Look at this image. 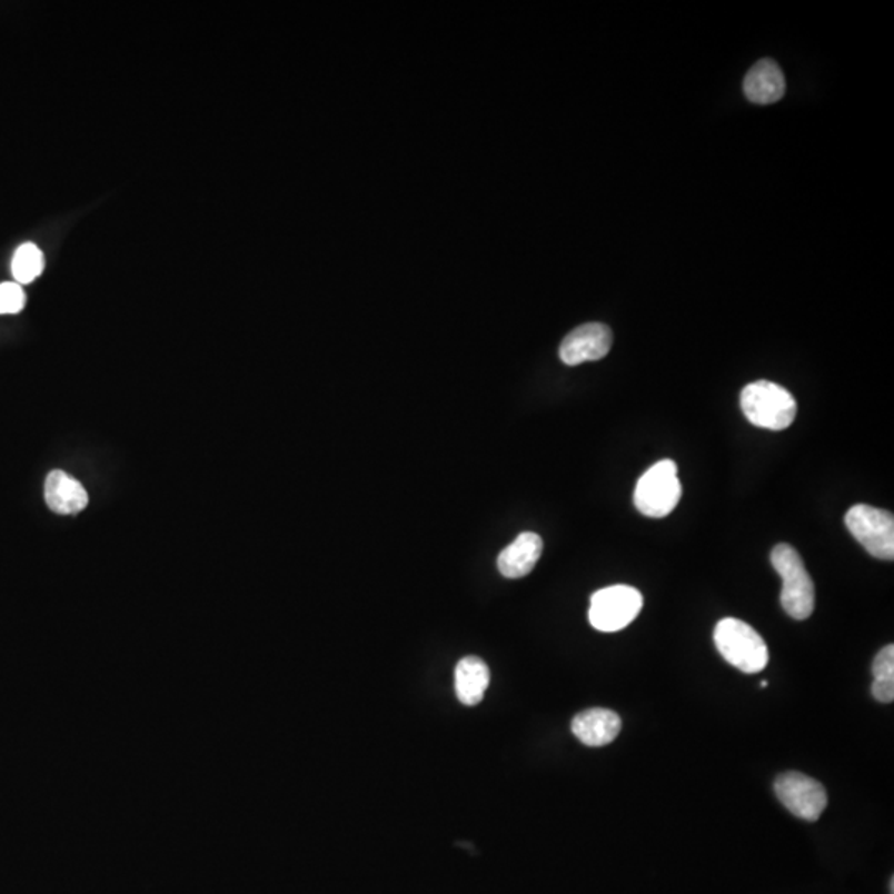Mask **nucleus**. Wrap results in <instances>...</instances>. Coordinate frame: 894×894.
<instances>
[{
	"instance_id": "f257e3e1",
	"label": "nucleus",
	"mask_w": 894,
	"mask_h": 894,
	"mask_svg": "<svg viewBox=\"0 0 894 894\" xmlns=\"http://www.w3.org/2000/svg\"><path fill=\"white\" fill-rule=\"evenodd\" d=\"M741 408L748 423L768 431H784L797 416L794 396L777 383L755 381L741 393Z\"/></svg>"
},
{
	"instance_id": "f03ea898",
	"label": "nucleus",
	"mask_w": 894,
	"mask_h": 894,
	"mask_svg": "<svg viewBox=\"0 0 894 894\" xmlns=\"http://www.w3.org/2000/svg\"><path fill=\"white\" fill-rule=\"evenodd\" d=\"M772 567L782 578V608L791 618H811L815 608V587L798 552L792 545L781 544L772 550Z\"/></svg>"
},
{
	"instance_id": "7ed1b4c3",
	"label": "nucleus",
	"mask_w": 894,
	"mask_h": 894,
	"mask_svg": "<svg viewBox=\"0 0 894 894\" xmlns=\"http://www.w3.org/2000/svg\"><path fill=\"white\" fill-rule=\"evenodd\" d=\"M714 643L723 658L745 674L761 673L768 663L764 638L737 618H724L714 629Z\"/></svg>"
},
{
	"instance_id": "20e7f679",
	"label": "nucleus",
	"mask_w": 894,
	"mask_h": 894,
	"mask_svg": "<svg viewBox=\"0 0 894 894\" xmlns=\"http://www.w3.org/2000/svg\"><path fill=\"white\" fill-rule=\"evenodd\" d=\"M681 499L677 466L670 459L649 467L636 484L635 506L643 516L662 519L669 516Z\"/></svg>"
},
{
	"instance_id": "39448f33",
	"label": "nucleus",
	"mask_w": 894,
	"mask_h": 894,
	"mask_svg": "<svg viewBox=\"0 0 894 894\" xmlns=\"http://www.w3.org/2000/svg\"><path fill=\"white\" fill-rule=\"evenodd\" d=\"M643 608V595L628 585L603 588L592 596V626L598 632L615 633L635 622Z\"/></svg>"
},
{
	"instance_id": "423d86ee",
	"label": "nucleus",
	"mask_w": 894,
	"mask_h": 894,
	"mask_svg": "<svg viewBox=\"0 0 894 894\" xmlns=\"http://www.w3.org/2000/svg\"><path fill=\"white\" fill-rule=\"evenodd\" d=\"M846 528L853 537L880 560L894 558V517L892 513L872 506L852 507L845 516Z\"/></svg>"
},
{
	"instance_id": "0eeeda50",
	"label": "nucleus",
	"mask_w": 894,
	"mask_h": 894,
	"mask_svg": "<svg viewBox=\"0 0 894 894\" xmlns=\"http://www.w3.org/2000/svg\"><path fill=\"white\" fill-rule=\"evenodd\" d=\"M775 794L785 808L795 817L815 822L826 808L825 787L815 778L801 772H787L775 781Z\"/></svg>"
},
{
	"instance_id": "6e6552de",
	"label": "nucleus",
	"mask_w": 894,
	"mask_h": 894,
	"mask_svg": "<svg viewBox=\"0 0 894 894\" xmlns=\"http://www.w3.org/2000/svg\"><path fill=\"white\" fill-rule=\"evenodd\" d=\"M613 334L606 325L585 324L567 335L560 345V358L568 367L605 358L612 350Z\"/></svg>"
},
{
	"instance_id": "1a4fd4ad",
	"label": "nucleus",
	"mask_w": 894,
	"mask_h": 894,
	"mask_svg": "<svg viewBox=\"0 0 894 894\" xmlns=\"http://www.w3.org/2000/svg\"><path fill=\"white\" fill-rule=\"evenodd\" d=\"M622 731V719L609 709L584 711L572 721V733L582 744L588 747H602L612 744Z\"/></svg>"
},
{
	"instance_id": "9d476101",
	"label": "nucleus",
	"mask_w": 894,
	"mask_h": 894,
	"mask_svg": "<svg viewBox=\"0 0 894 894\" xmlns=\"http://www.w3.org/2000/svg\"><path fill=\"white\" fill-rule=\"evenodd\" d=\"M544 542L534 532H524L497 558V567L506 578H522L534 570L540 560Z\"/></svg>"
},
{
	"instance_id": "9b49d317",
	"label": "nucleus",
	"mask_w": 894,
	"mask_h": 894,
	"mask_svg": "<svg viewBox=\"0 0 894 894\" xmlns=\"http://www.w3.org/2000/svg\"><path fill=\"white\" fill-rule=\"evenodd\" d=\"M46 503L60 516H74L88 506V493L81 483L63 470H52L46 480Z\"/></svg>"
},
{
	"instance_id": "f8f14e48",
	"label": "nucleus",
	"mask_w": 894,
	"mask_h": 894,
	"mask_svg": "<svg viewBox=\"0 0 894 894\" xmlns=\"http://www.w3.org/2000/svg\"><path fill=\"white\" fill-rule=\"evenodd\" d=\"M744 91L752 103L768 105L781 100L785 93V77L781 67L771 59L755 63L745 77Z\"/></svg>"
},
{
	"instance_id": "ddd939ff",
	"label": "nucleus",
	"mask_w": 894,
	"mask_h": 894,
	"mask_svg": "<svg viewBox=\"0 0 894 894\" xmlns=\"http://www.w3.org/2000/svg\"><path fill=\"white\" fill-rule=\"evenodd\" d=\"M454 683H456L457 699L466 706H477L484 699V694L489 687V666L477 656H467L457 663Z\"/></svg>"
},
{
	"instance_id": "4468645a",
	"label": "nucleus",
	"mask_w": 894,
	"mask_h": 894,
	"mask_svg": "<svg viewBox=\"0 0 894 894\" xmlns=\"http://www.w3.org/2000/svg\"><path fill=\"white\" fill-rule=\"evenodd\" d=\"M872 694L883 704L893 703L894 699V646L888 645L876 655L873 662Z\"/></svg>"
},
{
	"instance_id": "2eb2a0df",
	"label": "nucleus",
	"mask_w": 894,
	"mask_h": 894,
	"mask_svg": "<svg viewBox=\"0 0 894 894\" xmlns=\"http://www.w3.org/2000/svg\"><path fill=\"white\" fill-rule=\"evenodd\" d=\"M43 270V254L36 244H23L13 254L12 276L19 286L32 284Z\"/></svg>"
},
{
	"instance_id": "dca6fc26",
	"label": "nucleus",
	"mask_w": 894,
	"mask_h": 894,
	"mask_svg": "<svg viewBox=\"0 0 894 894\" xmlns=\"http://www.w3.org/2000/svg\"><path fill=\"white\" fill-rule=\"evenodd\" d=\"M26 307V294L17 282L0 284V315L19 314Z\"/></svg>"
}]
</instances>
